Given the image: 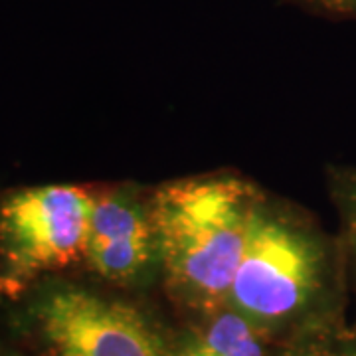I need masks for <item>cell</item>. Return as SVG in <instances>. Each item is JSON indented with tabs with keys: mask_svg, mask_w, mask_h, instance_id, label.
<instances>
[{
	"mask_svg": "<svg viewBox=\"0 0 356 356\" xmlns=\"http://www.w3.org/2000/svg\"><path fill=\"white\" fill-rule=\"evenodd\" d=\"M348 261L339 232L311 210L261 191L228 307L277 343L346 321Z\"/></svg>",
	"mask_w": 356,
	"mask_h": 356,
	"instance_id": "obj_1",
	"label": "cell"
},
{
	"mask_svg": "<svg viewBox=\"0 0 356 356\" xmlns=\"http://www.w3.org/2000/svg\"><path fill=\"white\" fill-rule=\"evenodd\" d=\"M261 191V184L228 168L153 186L161 248L159 287L184 321L228 307Z\"/></svg>",
	"mask_w": 356,
	"mask_h": 356,
	"instance_id": "obj_2",
	"label": "cell"
},
{
	"mask_svg": "<svg viewBox=\"0 0 356 356\" xmlns=\"http://www.w3.org/2000/svg\"><path fill=\"white\" fill-rule=\"evenodd\" d=\"M20 301L26 329L51 356H172V331L127 293L58 275Z\"/></svg>",
	"mask_w": 356,
	"mask_h": 356,
	"instance_id": "obj_3",
	"label": "cell"
},
{
	"mask_svg": "<svg viewBox=\"0 0 356 356\" xmlns=\"http://www.w3.org/2000/svg\"><path fill=\"white\" fill-rule=\"evenodd\" d=\"M91 184H40L0 196V297L20 301L38 283L81 267Z\"/></svg>",
	"mask_w": 356,
	"mask_h": 356,
	"instance_id": "obj_4",
	"label": "cell"
},
{
	"mask_svg": "<svg viewBox=\"0 0 356 356\" xmlns=\"http://www.w3.org/2000/svg\"><path fill=\"white\" fill-rule=\"evenodd\" d=\"M81 267L99 285L127 295L161 285L153 186L135 180L91 184V216Z\"/></svg>",
	"mask_w": 356,
	"mask_h": 356,
	"instance_id": "obj_5",
	"label": "cell"
},
{
	"mask_svg": "<svg viewBox=\"0 0 356 356\" xmlns=\"http://www.w3.org/2000/svg\"><path fill=\"white\" fill-rule=\"evenodd\" d=\"M283 344L232 307L184 321L172 332V356H280Z\"/></svg>",
	"mask_w": 356,
	"mask_h": 356,
	"instance_id": "obj_6",
	"label": "cell"
},
{
	"mask_svg": "<svg viewBox=\"0 0 356 356\" xmlns=\"http://www.w3.org/2000/svg\"><path fill=\"white\" fill-rule=\"evenodd\" d=\"M327 191L339 218V236L343 240L350 291L356 297V166L331 165L325 170Z\"/></svg>",
	"mask_w": 356,
	"mask_h": 356,
	"instance_id": "obj_7",
	"label": "cell"
},
{
	"mask_svg": "<svg viewBox=\"0 0 356 356\" xmlns=\"http://www.w3.org/2000/svg\"><path fill=\"white\" fill-rule=\"evenodd\" d=\"M280 356H356V323H337L299 334L283 344Z\"/></svg>",
	"mask_w": 356,
	"mask_h": 356,
	"instance_id": "obj_8",
	"label": "cell"
},
{
	"mask_svg": "<svg viewBox=\"0 0 356 356\" xmlns=\"http://www.w3.org/2000/svg\"><path fill=\"white\" fill-rule=\"evenodd\" d=\"M293 2L329 18L356 22V0H293Z\"/></svg>",
	"mask_w": 356,
	"mask_h": 356,
	"instance_id": "obj_9",
	"label": "cell"
}]
</instances>
